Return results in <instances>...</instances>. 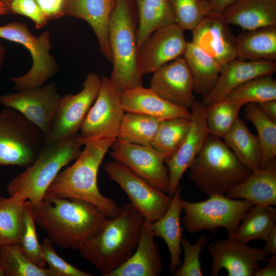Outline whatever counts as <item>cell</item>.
I'll use <instances>...</instances> for the list:
<instances>
[{"instance_id": "cell-50", "label": "cell", "mask_w": 276, "mask_h": 276, "mask_svg": "<svg viewBox=\"0 0 276 276\" xmlns=\"http://www.w3.org/2000/svg\"><path fill=\"white\" fill-rule=\"evenodd\" d=\"M8 13V6L5 3L0 0V16L7 15Z\"/></svg>"}, {"instance_id": "cell-19", "label": "cell", "mask_w": 276, "mask_h": 276, "mask_svg": "<svg viewBox=\"0 0 276 276\" xmlns=\"http://www.w3.org/2000/svg\"><path fill=\"white\" fill-rule=\"evenodd\" d=\"M222 15L205 17L192 31V42L221 65L237 58L236 37Z\"/></svg>"}, {"instance_id": "cell-11", "label": "cell", "mask_w": 276, "mask_h": 276, "mask_svg": "<svg viewBox=\"0 0 276 276\" xmlns=\"http://www.w3.org/2000/svg\"><path fill=\"white\" fill-rule=\"evenodd\" d=\"M104 169L109 178L126 193L130 203L145 220L153 222L166 213L172 196L153 187L116 160L106 163Z\"/></svg>"}, {"instance_id": "cell-30", "label": "cell", "mask_w": 276, "mask_h": 276, "mask_svg": "<svg viewBox=\"0 0 276 276\" xmlns=\"http://www.w3.org/2000/svg\"><path fill=\"white\" fill-rule=\"evenodd\" d=\"M276 209L273 206L252 205L244 215L234 234L228 237L248 243L265 240L276 225Z\"/></svg>"}, {"instance_id": "cell-23", "label": "cell", "mask_w": 276, "mask_h": 276, "mask_svg": "<svg viewBox=\"0 0 276 276\" xmlns=\"http://www.w3.org/2000/svg\"><path fill=\"white\" fill-rule=\"evenodd\" d=\"M152 222L144 220L138 245L129 259L108 276H158L163 263L154 241Z\"/></svg>"}, {"instance_id": "cell-5", "label": "cell", "mask_w": 276, "mask_h": 276, "mask_svg": "<svg viewBox=\"0 0 276 276\" xmlns=\"http://www.w3.org/2000/svg\"><path fill=\"white\" fill-rule=\"evenodd\" d=\"M82 146L78 133L45 143L34 162L8 183L9 196L32 203L42 201L61 169L79 156Z\"/></svg>"}, {"instance_id": "cell-41", "label": "cell", "mask_w": 276, "mask_h": 276, "mask_svg": "<svg viewBox=\"0 0 276 276\" xmlns=\"http://www.w3.org/2000/svg\"><path fill=\"white\" fill-rule=\"evenodd\" d=\"M208 240L206 235L200 236L194 244H191L186 237L181 240V248L184 252L182 263L175 270V276H202L200 256Z\"/></svg>"}, {"instance_id": "cell-44", "label": "cell", "mask_w": 276, "mask_h": 276, "mask_svg": "<svg viewBox=\"0 0 276 276\" xmlns=\"http://www.w3.org/2000/svg\"><path fill=\"white\" fill-rule=\"evenodd\" d=\"M35 1L49 21L65 16L64 7L65 0H35Z\"/></svg>"}, {"instance_id": "cell-31", "label": "cell", "mask_w": 276, "mask_h": 276, "mask_svg": "<svg viewBox=\"0 0 276 276\" xmlns=\"http://www.w3.org/2000/svg\"><path fill=\"white\" fill-rule=\"evenodd\" d=\"M134 1L139 17L137 41L140 49L154 31L175 23V20L169 0Z\"/></svg>"}, {"instance_id": "cell-24", "label": "cell", "mask_w": 276, "mask_h": 276, "mask_svg": "<svg viewBox=\"0 0 276 276\" xmlns=\"http://www.w3.org/2000/svg\"><path fill=\"white\" fill-rule=\"evenodd\" d=\"M225 195L231 198L246 200L252 205H276V159L266 167L252 172L242 182Z\"/></svg>"}, {"instance_id": "cell-8", "label": "cell", "mask_w": 276, "mask_h": 276, "mask_svg": "<svg viewBox=\"0 0 276 276\" xmlns=\"http://www.w3.org/2000/svg\"><path fill=\"white\" fill-rule=\"evenodd\" d=\"M181 205L185 213L181 221L188 233L202 231L214 233L222 227L229 237L252 204L243 199L215 194L209 196L206 200L198 202H190L181 198Z\"/></svg>"}, {"instance_id": "cell-48", "label": "cell", "mask_w": 276, "mask_h": 276, "mask_svg": "<svg viewBox=\"0 0 276 276\" xmlns=\"http://www.w3.org/2000/svg\"><path fill=\"white\" fill-rule=\"evenodd\" d=\"M258 105L267 116L276 121V100L265 101Z\"/></svg>"}, {"instance_id": "cell-27", "label": "cell", "mask_w": 276, "mask_h": 276, "mask_svg": "<svg viewBox=\"0 0 276 276\" xmlns=\"http://www.w3.org/2000/svg\"><path fill=\"white\" fill-rule=\"evenodd\" d=\"M183 56L192 76L194 93L205 97L215 86L221 65L191 41Z\"/></svg>"}, {"instance_id": "cell-33", "label": "cell", "mask_w": 276, "mask_h": 276, "mask_svg": "<svg viewBox=\"0 0 276 276\" xmlns=\"http://www.w3.org/2000/svg\"><path fill=\"white\" fill-rule=\"evenodd\" d=\"M191 120L176 118L160 121L151 147L165 162L176 152L187 135Z\"/></svg>"}, {"instance_id": "cell-13", "label": "cell", "mask_w": 276, "mask_h": 276, "mask_svg": "<svg viewBox=\"0 0 276 276\" xmlns=\"http://www.w3.org/2000/svg\"><path fill=\"white\" fill-rule=\"evenodd\" d=\"M0 96V104L13 108L42 132L46 137L52 128L60 96L56 85L49 83Z\"/></svg>"}, {"instance_id": "cell-17", "label": "cell", "mask_w": 276, "mask_h": 276, "mask_svg": "<svg viewBox=\"0 0 276 276\" xmlns=\"http://www.w3.org/2000/svg\"><path fill=\"white\" fill-rule=\"evenodd\" d=\"M206 106L195 101L191 108V126L187 135L179 148L165 164L168 168L170 190L172 196L179 186L187 170L202 149L209 134L206 125Z\"/></svg>"}, {"instance_id": "cell-29", "label": "cell", "mask_w": 276, "mask_h": 276, "mask_svg": "<svg viewBox=\"0 0 276 276\" xmlns=\"http://www.w3.org/2000/svg\"><path fill=\"white\" fill-rule=\"evenodd\" d=\"M223 139L237 158L250 171L261 168L262 151L258 138L242 119L238 118L236 120Z\"/></svg>"}, {"instance_id": "cell-7", "label": "cell", "mask_w": 276, "mask_h": 276, "mask_svg": "<svg viewBox=\"0 0 276 276\" xmlns=\"http://www.w3.org/2000/svg\"><path fill=\"white\" fill-rule=\"evenodd\" d=\"M45 143L36 125L16 110L8 107L0 112V165L28 167Z\"/></svg>"}, {"instance_id": "cell-36", "label": "cell", "mask_w": 276, "mask_h": 276, "mask_svg": "<svg viewBox=\"0 0 276 276\" xmlns=\"http://www.w3.org/2000/svg\"><path fill=\"white\" fill-rule=\"evenodd\" d=\"M0 267L4 276H55L49 268L35 264L18 243L0 246Z\"/></svg>"}, {"instance_id": "cell-39", "label": "cell", "mask_w": 276, "mask_h": 276, "mask_svg": "<svg viewBox=\"0 0 276 276\" xmlns=\"http://www.w3.org/2000/svg\"><path fill=\"white\" fill-rule=\"evenodd\" d=\"M175 24L185 30L192 31L211 14L209 0H169Z\"/></svg>"}, {"instance_id": "cell-12", "label": "cell", "mask_w": 276, "mask_h": 276, "mask_svg": "<svg viewBox=\"0 0 276 276\" xmlns=\"http://www.w3.org/2000/svg\"><path fill=\"white\" fill-rule=\"evenodd\" d=\"M98 74L89 73L76 94L61 97L45 143L60 140L78 133L85 118L95 102L101 85Z\"/></svg>"}, {"instance_id": "cell-34", "label": "cell", "mask_w": 276, "mask_h": 276, "mask_svg": "<svg viewBox=\"0 0 276 276\" xmlns=\"http://www.w3.org/2000/svg\"><path fill=\"white\" fill-rule=\"evenodd\" d=\"M25 201L10 196H0V246L18 243L25 210Z\"/></svg>"}, {"instance_id": "cell-4", "label": "cell", "mask_w": 276, "mask_h": 276, "mask_svg": "<svg viewBox=\"0 0 276 276\" xmlns=\"http://www.w3.org/2000/svg\"><path fill=\"white\" fill-rule=\"evenodd\" d=\"M139 17L134 0H117L109 25L112 56V83L121 94L143 86V75L138 65Z\"/></svg>"}, {"instance_id": "cell-51", "label": "cell", "mask_w": 276, "mask_h": 276, "mask_svg": "<svg viewBox=\"0 0 276 276\" xmlns=\"http://www.w3.org/2000/svg\"><path fill=\"white\" fill-rule=\"evenodd\" d=\"M1 1H3L8 6L11 0H1Z\"/></svg>"}, {"instance_id": "cell-25", "label": "cell", "mask_w": 276, "mask_h": 276, "mask_svg": "<svg viewBox=\"0 0 276 276\" xmlns=\"http://www.w3.org/2000/svg\"><path fill=\"white\" fill-rule=\"evenodd\" d=\"M221 15L244 31L276 26V0H237Z\"/></svg>"}, {"instance_id": "cell-26", "label": "cell", "mask_w": 276, "mask_h": 276, "mask_svg": "<svg viewBox=\"0 0 276 276\" xmlns=\"http://www.w3.org/2000/svg\"><path fill=\"white\" fill-rule=\"evenodd\" d=\"M181 199V190L179 186L172 195L171 203L166 213L151 223L154 237L162 238L168 248L170 255V272L172 274L181 263L180 255L183 227L180 220Z\"/></svg>"}, {"instance_id": "cell-49", "label": "cell", "mask_w": 276, "mask_h": 276, "mask_svg": "<svg viewBox=\"0 0 276 276\" xmlns=\"http://www.w3.org/2000/svg\"><path fill=\"white\" fill-rule=\"evenodd\" d=\"M6 54L5 48L0 43V71L2 68Z\"/></svg>"}, {"instance_id": "cell-37", "label": "cell", "mask_w": 276, "mask_h": 276, "mask_svg": "<svg viewBox=\"0 0 276 276\" xmlns=\"http://www.w3.org/2000/svg\"><path fill=\"white\" fill-rule=\"evenodd\" d=\"M224 100L243 105L276 100V80L272 75L256 77L233 90Z\"/></svg>"}, {"instance_id": "cell-3", "label": "cell", "mask_w": 276, "mask_h": 276, "mask_svg": "<svg viewBox=\"0 0 276 276\" xmlns=\"http://www.w3.org/2000/svg\"><path fill=\"white\" fill-rule=\"evenodd\" d=\"M145 219L131 203L121 207L119 214L108 218L100 232L81 250V256L102 275H108L134 253Z\"/></svg>"}, {"instance_id": "cell-21", "label": "cell", "mask_w": 276, "mask_h": 276, "mask_svg": "<svg viewBox=\"0 0 276 276\" xmlns=\"http://www.w3.org/2000/svg\"><path fill=\"white\" fill-rule=\"evenodd\" d=\"M117 0H65L64 15L86 21L94 31L101 52L111 62L108 29Z\"/></svg>"}, {"instance_id": "cell-16", "label": "cell", "mask_w": 276, "mask_h": 276, "mask_svg": "<svg viewBox=\"0 0 276 276\" xmlns=\"http://www.w3.org/2000/svg\"><path fill=\"white\" fill-rule=\"evenodd\" d=\"M188 41L175 23L154 31L139 49L138 65L142 75L153 73L165 64L181 57Z\"/></svg>"}, {"instance_id": "cell-42", "label": "cell", "mask_w": 276, "mask_h": 276, "mask_svg": "<svg viewBox=\"0 0 276 276\" xmlns=\"http://www.w3.org/2000/svg\"><path fill=\"white\" fill-rule=\"evenodd\" d=\"M53 243L48 237L41 244L43 258L49 268L55 276H92L93 274L82 271L70 264L56 253Z\"/></svg>"}, {"instance_id": "cell-2", "label": "cell", "mask_w": 276, "mask_h": 276, "mask_svg": "<svg viewBox=\"0 0 276 276\" xmlns=\"http://www.w3.org/2000/svg\"><path fill=\"white\" fill-rule=\"evenodd\" d=\"M115 140L100 139L85 144L75 163L57 174L45 196L85 200L96 205L109 218L116 216L121 206L102 195L97 183L99 167Z\"/></svg>"}, {"instance_id": "cell-38", "label": "cell", "mask_w": 276, "mask_h": 276, "mask_svg": "<svg viewBox=\"0 0 276 276\" xmlns=\"http://www.w3.org/2000/svg\"><path fill=\"white\" fill-rule=\"evenodd\" d=\"M243 105L223 100L206 106V125L208 133L223 139L229 132Z\"/></svg>"}, {"instance_id": "cell-14", "label": "cell", "mask_w": 276, "mask_h": 276, "mask_svg": "<svg viewBox=\"0 0 276 276\" xmlns=\"http://www.w3.org/2000/svg\"><path fill=\"white\" fill-rule=\"evenodd\" d=\"M111 157L148 183L169 194L168 168L160 155L151 147L127 143L116 139L110 147Z\"/></svg>"}, {"instance_id": "cell-45", "label": "cell", "mask_w": 276, "mask_h": 276, "mask_svg": "<svg viewBox=\"0 0 276 276\" xmlns=\"http://www.w3.org/2000/svg\"><path fill=\"white\" fill-rule=\"evenodd\" d=\"M266 265L256 271L255 276H275L276 275V255L267 258Z\"/></svg>"}, {"instance_id": "cell-32", "label": "cell", "mask_w": 276, "mask_h": 276, "mask_svg": "<svg viewBox=\"0 0 276 276\" xmlns=\"http://www.w3.org/2000/svg\"><path fill=\"white\" fill-rule=\"evenodd\" d=\"M245 118L254 125L262 151L261 168L276 156V121L267 116L258 104H245Z\"/></svg>"}, {"instance_id": "cell-52", "label": "cell", "mask_w": 276, "mask_h": 276, "mask_svg": "<svg viewBox=\"0 0 276 276\" xmlns=\"http://www.w3.org/2000/svg\"><path fill=\"white\" fill-rule=\"evenodd\" d=\"M0 276H4L3 272L1 267H0Z\"/></svg>"}, {"instance_id": "cell-6", "label": "cell", "mask_w": 276, "mask_h": 276, "mask_svg": "<svg viewBox=\"0 0 276 276\" xmlns=\"http://www.w3.org/2000/svg\"><path fill=\"white\" fill-rule=\"evenodd\" d=\"M189 169L190 179L208 196L225 195L252 172L237 158L222 139L209 134Z\"/></svg>"}, {"instance_id": "cell-43", "label": "cell", "mask_w": 276, "mask_h": 276, "mask_svg": "<svg viewBox=\"0 0 276 276\" xmlns=\"http://www.w3.org/2000/svg\"><path fill=\"white\" fill-rule=\"evenodd\" d=\"M8 8L9 13L23 15L31 19L37 29L44 27L49 22L35 0H11Z\"/></svg>"}, {"instance_id": "cell-15", "label": "cell", "mask_w": 276, "mask_h": 276, "mask_svg": "<svg viewBox=\"0 0 276 276\" xmlns=\"http://www.w3.org/2000/svg\"><path fill=\"white\" fill-rule=\"evenodd\" d=\"M208 249L212 259L211 276H217L222 269L226 276H255L260 262L267 258L262 249L229 238L211 242Z\"/></svg>"}, {"instance_id": "cell-22", "label": "cell", "mask_w": 276, "mask_h": 276, "mask_svg": "<svg viewBox=\"0 0 276 276\" xmlns=\"http://www.w3.org/2000/svg\"><path fill=\"white\" fill-rule=\"evenodd\" d=\"M125 112L150 116L161 121L181 118L191 120L188 108L171 103L163 99L150 88L143 86L126 90L120 94Z\"/></svg>"}, {"instance_id": "cell-40", "label": "cell", "mask_w": 276, "mask_h": 276, "mask_svg": "<svg viewBox=\"0 0 276 276\" xmlns=\"http://www.w3.org/2000/svg\"><path fill=\"white\" fill-rule=\"evenodd\" d=\"M25 206L22 231L18 244L24 253L35 264L40 267H45L46 263L42 255L41 244L37 238L35 222L26 201Z\"/></svg>"}, {"instance_id": "cell-28", "label": "cell", "mask_w": 276, "mask_h": 276, "mask_svg": "<svg viewBox=\"0 0 276 276\" xmlns=\"http://www.w3.org/2000/svg\"><path fill=\"white\" fill-rule=\"evenodd\" d=\"M237 58L276 60V26L244 31L236 37Z\"/></svg>"}, {"instance_id": "cell-1", "label": "cell", "mask_w": 276, "mask_h": 276, "mask_svg": "<svg viewBox=\"0 0 276 276\" xmlns=\"http://www.w3.org/2000/svg\"><path fill=\"white\" fill-rule=\"evenodd\" d=\"M34 220L53 244L80 251L102 230L108 217L94 204L78 199L45 196L27 200Z\"/></svg>"}, {"instance_id": "cell-9", "label": "cell", "mask_w": 276, "mask_h": 276, "mask_svg": "<svg viewBox=\"0 0 276 276\" xmlns=\"http://www.w3.org/2000/svg\"><path fill=\"white\" fill-rule=\"evenodd\" d=\"M0 38L21 44L32 57L30 70L22 76L10 79L15 90L42 86L57 73V62L50 53L52 45L49 31L36 36L26 25L13 21L0 26Z\"/></svg>"}, {"instance_id": "cell-47", "label": "cell", "mask_w": 276, "mask_h": 276, "mask_svg": "<svg viewBox=\"0 0 276 276\" xmlns=\"http://www.w3.org/2000/svg\"><path fill=\"white\" fill-rule=\"evenodd\" d=\"M237 0H209L211 14L220 15Z\"/></svg>"}, {"instance_id": "cell-46", "label": "cell", "mask_w": 276, "mask_h": 276, "mask_svg": "<svg viewBox=\"0 0 276 276\" xmlns=\"http://www.w3.org/2000/svg\"><path fill=\"white\" fill-rule=\"evenodd\" d=\"M264 241L265 243L262 250L266 257L276 255V225L272 229Z\"/></svg>"}, {"instance_id": "cell-20", "label": "cell", "mask_w": 276, "mask_h": 276, "mask_svg": "<svg viewBox=\"0 0 276 276\" xmlns=\"http://www.w3.org/2000/svg\"><path fill=\"white\" fill-rule=\"evenodd\" d=\"M276 71L275 61L242 60L236 58L221 66L216 83L202 103L208 106L224 100L234 89L251 79L272 75Z\"/></svg>"}, {"instance_id": "cell-35", "label": "cell", "mask_w": 276, "mask_h": 276, "mask_svg": "<svg viewBox=\"0 0 276 276\" xmlns=\"http://www.w3.org/2000/svg\"><path fill=\"white\" fill-rule=\"evenodd\" d=\"M160 121L144 114L125 112L117 139L127 143L151 146Z\"/></svg>"}, {"instance_id": "cell-10", "label": "cell", "mask_w": 276, "mask_h": 276, "mask_svg": "<svg viewBox=\"0 0 276 276\" xmlns=\"http://www.w3.org/2000/svg\"><path fill=\"white\" fill-rule=\"evenodd\" d=\"M120 94L109 78L104 76L101 77L98 96L78 134L82 145L100 139L117 138L125 113Z\"/></svg>"}, {"instance_id": "cell-18", "label": "cell", "mask_w": 276, "mask_h": 276, "mask_svg": "<svg viewBox=\"0 0 276 276\" xmlns=\"http://www.w3.org/2000/svg\"><path fill=\"white\" fill-rule=\"evenodd\" d=\"M149 88L165 100L188 108L196 101L192 76L182 57L165 64L154 72Z\"/></svg>"}]
</instances>
